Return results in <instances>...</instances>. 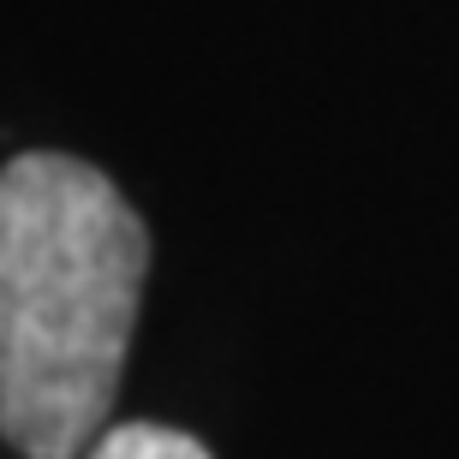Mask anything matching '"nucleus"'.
I'll list each match as a JSON object with an SVG mask.
<instances>
[{
  "instance_id": "1",
  "label": "nucleus",
  "mask_w": 459,
  "mask_h": 459,
  "mask_svg": "<svg viewBox=\"0 0 459 459\" xmlns=\"http://www.w3.org/2000/svg\"><path fill=\"white\" fill-rule=\"evenodd\" d=\"M143 269L150 233L108 173L54 150L0 168V436L24 459L96 447Z\"/></svg>"
},
{
  "instance_id": "2",
  "label": "nucleus",
  "mask_w": 459,
  "mask_h": 459,
  "mask_svg": "<svg viewBox=\"0 0 459 459\" xmlns=\"http://www.w3.org/2000/svg\"><path fill=\"white\" fill-rule=\"evenodd\" d=\"M90 459H209V447L168 424H114L96 436Z\"/></svg>"
}]
</instances>
